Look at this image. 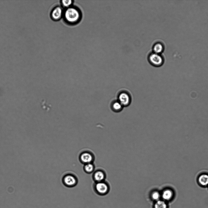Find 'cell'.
<instances>
[{
	"mask_svg": "<svg viewBox=\"0 0 208 208\" xmlns=\"http://www.w3.org/2000/svg\"><path fill=\"white\" fill-rule=\"evenodd\" d=\"M63 17L66 23L74 25L80 22L81 17V14L77 7L72 6L65 9L64 11Z\"/></svg>",
	"mask_w": 208,
	"mask_h": 208,
	"instance_id": "1",
	"label": "cell"
},
{
	"mask_svg": "<svg viewBox=\"0 0 208 208\" xmlns=\"http://www.w3.org/2000/svg\"><path fill=\"white\" fill-rule=\"evenodd\" d=\"M117 99L124 107H127L131 104L132 98L130 92L127 90H120L117 95Z\"/></svg>",
	"mask_w": 208,
	"mask_h": 208,
	"instance_id": "2",
	"label": "cell"
},
{
	"mask_svg": "<svg viewBox=\"0 0 208 208\" xmlns=\"http://www.w3.org/2000/svg\"><path fill=\"white\" fill-rule=\"evenodd\" d=\"M62 182L65 186L70 188L75 186L78 183V180L74 175L68 173L65 174L63 176Z\"/></svg>",
	"mask_w": 208,
	"mask_h": 208,
	"instance_id": "3",
	"label": "cell"
},
{
	"mask_svg": "<svg viewBox=\"0 0 208 208\" xmlns=\"http://www.w3.org/2000/svg\"><path fill=\"white\" fill-rule=\"evenodd\" d=\"M148 60L151 65L155 67L161 66L164 62V59L160 54L153 52L149 55L148 56Z\"/></svg>",
	"mask_w": 208,
	"mask_h": 208,
	"instance_id": "4",
	"label": "cell"
},
{
	"mask_svg": "<svg viewBox=\"0 0 208 208\" xmlns=\"http://www.w3.org/2000/svg\"><path fill=\"white\" fill-rule=\"evenodd\" d=\"M79 158L80 162L84 165L93 163L95 160V157L93 153L91 151L85 150L80 153Z\"/></svg>",
	"mask_w": 208,
	"mask_h": 208,
	"instance_id": "5",
	"label": "cell"
},
{
	"mask_svg": "<svg viewBox=\"0 0 208 208\" xmlns=\"http://www.w3.org/2000/svg\"><path fill=\"white\" fill-rule=\"evenodd\" d=\"M93 188L95 192L99 195L105 194L107 192L108 190L107 185L102 181L95 182Z\"/></svg>",
	"mask_w": 208,
	"mask_h": 208,
	"instance_id": "6",
	"label": "cell"
},
{
	"mask_svg": "<svg viewBox=\"0 0 208 208\" xmlns=\"http://www.w3.org/2000/svg\"><path fill=\"white\" fill-rule=\"evenodd\" d=\"M64 11L62 8L59 6L54 7L51 12V17L52 19L58 21L63 16Z\"/></svg>",
	"mask_w": 208,
	"mask_h": 208,
	"instance_id": "7",
	"label": "cell"
},
{
	"mask_svg": "<svg viewBox=\"0 0 208 208\" xmlns=\"http://www.w3.org/2000/svg\"><path fill=\"white\" fill-rule=\"evenodd\" d=\"M124 107L117 99L112 100L110 104V108L114 112L119 113L121 112Z\"/></svg>",
	"mask_w": 208,
	"mask_h": 208,
	"instance_id": "8",
	"label": "cell"
},
{
	"mask_svg": "<svg viewBox=\"0 0 208 208\" xmlns=\"http://www.w3.org/2000/svg\"><path fill=\"white\" fill-rule=\"evenodd\" d=\"M174 196V192L171 189H167L164 190L162 195V197L164 201H170L172 200Z\"/></svg>",
	"mask_w": 208,
	"mask_h": 208,
	"instance_id": "9",
	"label": "cell"
},
{
	"mask_svg": "<svg viewBox=\"0 0 208 208\" xmlns=\"http://www.w3.org/2000/svg\"><path fill=\"white\" fill-rule=\"evenodd\" d=\"M92 177L95 182H101L104 179L105 175L102 171L97 170L94 172Z\"/></svg>",
	"mask_w": 208,
	"mask_h": 208,
	"instance_id": "10",
	"label": "cell"
},
{
	"mask_svg": "<svg viewBox=\"0 0 208 208\" xmlns=\"http://www.w3.org/2000/svg\"><path fill=\"white\" fill-rule=\"evenodd\" d=\"M199 184L203 187L208 186V175L203 174L199 176L198 178Z\"/></svg>",
	"mask_w": 208,
	"mask_h": 208,
	"instance_id": "11",
	"label": "cell"
},
{
	"mask_svg": "<svg viewBox=\"0 0 208 208\" xmlns=\"http://www.w3.org/2000/svg\"><path fill=\"white\" fill-rule=\"evenodd\" d=\"M164 50L163 44L160 42H157L154 44L152 47L153 52L158 54H160Z\"/></svg>",
	"mask_w": 208,
	"mask_h": 208,
	"instance_id": "12",
	"label": "cell"
},
{
	"mask_svg": "<svg viewBox=\"0 0 208 208\" xmlns=\"http://www.w3.org/2000/svg\"><path fill=\"white\" fill-rule=\"evenodd\" d=\"M95 166L93 163H90L85 164L83 167L84 171L87 173L90 174L94 171Z\"/></svg>",
	"mask_w": 208,
	"mask_h": 208,
	"instance_id": "13",
	"label": "cell"
},
{
	"mask_svg": "<svg viewBox=\"0 0 208 208\" xmlns=\"http://www.w3.org/2000/svg\"><path fill=\"white\" fill-rule=\"evenodd\" d=\"M155 208H167L166 201L163 200H158L155 204Z\"/></svg>",
	"mask_w": 208,
	"mask_h": 208,
	"instance_id": "14",
	"label": "cell"
},
{
	"mask_svg": "<svg viewBox=\"0 0 208 208\" xmlns=\"http://www.w3.org/2000/svg\"><path fill=\"white\" fill-rule=\"evenodd\" d=\"M61 3L62 6L66 9L72 6L73 1L72 0H63L61 1Z\"/></svg>",
	"mask_w": 208,
	"mask_h": 208,
	"instance_id": "15",
	"label": "cell"
},
{
	"mask_svg": "<svg viewBox=\"0 0 208 208\" xmlns=\"http://www.w3.org/2000/svg\"><path fill=\"white\" fill-rule=\"evenodd\" d=\"M160 197V195L159 193L157 192H153L152 195V199L154 200L158 201L159 200Z\"/></svg>",
	"mask_w": 208,
	"mask_h": 208,
	"instance_id": "16",
	"label": "cell"
}]
</instances>
